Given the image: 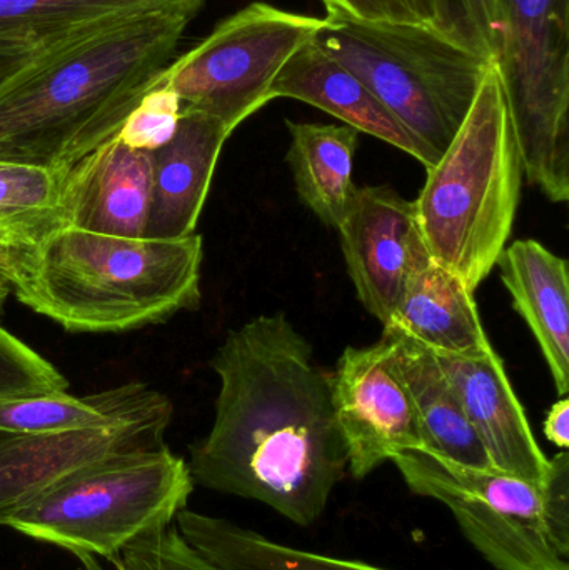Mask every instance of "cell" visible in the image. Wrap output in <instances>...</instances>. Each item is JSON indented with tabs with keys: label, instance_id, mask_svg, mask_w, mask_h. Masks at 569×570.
Segmentation results:
<instances>
[{
	"label": "cell",
	"instance_id": "1",
	"mask_svg": "<svg viewBox=\"0 0 569 570\" xmlns=\"http://www.w3.org/2000/svg\"><path fill=\"white\" fill-rule=\"evenodd\" d=\"M210 367L219 394L213 428L190 445L194 484L313 525L347 469L331 374L283 312L230 331Z\"/></svg>",
	"mask_w": 569,
	"mask_h": 570
},
{
	"label": "cell",
	"instance_id": "2",
	"mask_svg": "<svg viewBox=\"0 0 569 570\" xmlns=\"http://www.w3.org/2000/svg\"><path fill=\"white\" fill-rule=\"evenodd\" d=\"M203 3L80 27L0 83V163L69 173L156 87Z\"/></svg>",
	"mask_w": 569,
	"mask_h": 570
},
{
	"label": "cell",
	"instance_id": "3",
	"mask_svg": "<svg viewBox=\"0 0 569 570\" xmlns=\"http://www.w3.org/2000/svg\"><path fill=\"white\" fill-rule=\"evenodd\" d=\"M204 246L53 226L12 250V294L76 334H116L199 308Z\"/></svg>",
	"mask_w": 569,
	"mask_h": 570
},
{
	"label": "cell",
	"instance_id": "4",
	"mask_svg": "<svg viewBox=\"0 0 569 570\" xmlns=\"http://www.w3.org/2000/svg\"><path fill=\"white\" fill-rule=\"evenodd\" d=\"M414 200L431 259L471 292L493 273L513 230L523 166L497 63Z\"/></svg>",
	"mask_w": 569,
	"mask_h": 570
},
{
	"label": "cell",
	"instance_id": "5",
	"mask_svg": "<svg viewBox=\"0 0 569 570\" xmlns=\"http://www.w3.org/2000/svg\"><path fill=\"white\" fill-rule=\"evenodd\" d=\"M314 42L356 73L438 156L450 146L493 60L423 23L366 22L327 12Z\"/></svg>",
	"mask_w": 569,
	"mask_h": 570
},
{
	"label": "cell",
	"instance_id": "6",
	"mask_svg": "<svg viewBox=\"0 0 569 570\" xmlns=\"http://www.w3.org/2000/svg\"><path fill=\"white\" fill-rule=\"evenodd\" d=\"M194 485L186 459L166 444L134 449L70 472L7 528L76 558L110 561L143 535L169 528Z\"/></svg>",
	"mask_w": 569,
	"mask_h": 570
},
{
	"label": "cell",
	"instance_id": "7",
	"mask_svg": "<svg viewBox=\"0 0 569 570\" xmlns=\"http://www.w3.org/2000/svg\"><path fill=\"white\" fill-rule=\"evenodd\" d=\"M497 59L523 173L551 203L569 199V0H497Z\"/></svg>",
	"mask_w": 569,
	"mask_h": 570
},
{
	"label": "cell",
	"instance_id": "8",
	"mask_svg": "<svg viewBox=\"0 0 569 570\" xmlns=\"http://www.w3.org/2000/svg\"><path fill=\"white\" fill-rule=\"evenodd\" d=\"M323 23L271 3H249L173 60L157 83L177 94L183 110L213 117L233 134L273 100L274 80Z\"/></svg>",
	"mask_w": 569,
	"mask_h": 570
},
{
	"label": "cell",
	"instance_id": "9",
	"mask_svg": "<svg viewBox=\"0 0 569 570\" xmlns=\"http://www.w3.org/2000/svg\"><path fill=\"white\" fill-rule=\"evenodd\" d=\"M391 462L413 494L450 509L464 538L494 569L569 570L548 534L543 489L426 449L401 452Z\"/></svg>",
	"mask_w": 569,
	"mask_h": 570
},
{
	"label": "cell",
	"instance_id": "10",
	"mask_svg": "<svg viewBox=\"0 0 569 570\" xmlns=\"http://www.w3.org/2000/svg\"><path fill=\"white\" fill-rule=\"evenodd\" d=\"M331 397L347 468L357 481L401 452L424 449L390 335L367 347L344 348L331 374Z\"/></svg>",
	"mask_w": 569,
	"mask_h": 570
},
{
	"label": "cell",
	"instance_id": "11",
	"mask_svg": "<svg viewBox=\"0 0 569 570\" xmlns=\"http://www.w3.org/2000/svg\"><path fill=\"white\" fill-rule=\"evenodd\" d=\"M336 230L357 297L386 325L414 261L426 249L414 204L390 186L356 187Z\"/></svg>",
	"mask_w": 569,
	"mask_h": 570
},
{
	"label": "cell",
	"instance_id": "12",
	"mask_svg": "<svg viewBox=\"0 0 569 570\" xmlns=\"http://www.w3.org/2000/svg\"><path fill=\"white\" fill-rule=\"evenodd\" d=\"M153 184L154 153L133 149L114 136L67 173L50 227L146 237Z\"/></svg>",
	"mask_w": 569,
	"mask_h": 570
},
{
	"label": "cell",
	"instance_id": "13",
	"mask_svg": "<svg viewBox=\"0 0 569 570\" xmlns=\"http://www.w3.org/2000/svg\"><path fill=\"white\" fill-rule=\"evenodd\" d=\"M438 361L453 384L491 468L543 489L551 462L534 438L503 358L493 348L481 357Z\"/></svg>",
	"mask_w": 569,
	"mask_h": 570
},
{
	"label": "cell",
	"instance_id": "14",
	"mask_svg": "<svg viewBox=\"0 0 569 570\" xmlns=\"http://www.w3.org/2000/svg\"><path fill=\"white\" fill-rule=\"evenodd\" d=\"M167 422L62 434H0V525L77 469L119 452L164 444Z\"/></svg>",
	"mask_w": 569,
	"mask_h": 570
},
{
	"label": "cell",
	"instance_id": "15",
	"mask_svg": "<svg viewBox=\"0 0 569 570\" xmlns=\"http://www.w3.org/2000/svg\"><path fill=\"white\" fill-rule=\"evenodd\" d=\"M271 94L273 99L286 97L324 110L357 132L403 150L426 169L440 157L413 136L356 73L321 49L314 39L287 60Z\"/></svg>",
	"mask_w": 569,
	"mask_h": 570
},
{
	"label": "cell",
	"instance_id": "16",
	"mask_svg": "<svg viewBox=\"0 0 569 570\" xmlns=\"http://www.w3.org/2000/svg\"><path fill=\"white\" fill-rule=\"evenodd\" d=\"M229 137L219 120L183 110L173 139L154 153L146 237L183 239L196 234L217 160Z\"/></svg>",
	"mask_w": 569,
	"mask_h": 570
},
{
	"label": "cell",
	"instance_id": "17",
	"mask_svg": "<svg viewBox=\"0 0 569 570\" xmlns=\"http://www.w3.org/2000/svg\"><path fill=\"white\" fill-rule=\"evenodd\" d=\"M384 331L403 335L438 357L474 358L493 351L474 292L438 266L426 249L414 261Z\"/></svg>",
	"mask_w": 569,
	"mask_h": 570
},
{
	"label": "cell",
	"instance_id": "18",
	"mask_svg": "<svg viewBox=\"0 0 569 570\" xmlns=\"http://www.w3.org/2000/svg\"><path fill=\"white\" fill-rule=\"evenodd\" d=\"M174 405L144 382H127L86 397L69 392L0 399V434H62L173 421Z\"/></svg>",
	"mask_w": 569,
	"mask_h": 570
},
{
	"label": "cell",
	"instance_id": "19",
	"mask_svg": "<svg viewBox=\"0 0 569 570\" xmlns=\"http://www.w3.org/2000/svg\"><path fill=\"white\" fill-rule=\"evenodd\" d=\"M501 281L514 311L533 332L550 368L558 394L569 391V271L567 259L555 256L534 239L504 247L498 259Z\"/></svg>",
	"mask_w": 569,
	"mask_h": 570
},
{
	"label": "cell",
	"instance_id": "20",
	"mask_svg": "<svg viewBox=\"0 0 569 570\" xmlns=\"http://www.w3.org/2000/svg\"><path fill=\"white\" fill-rule=\"evenodd\" d=\"M383 334L393 341L398 371L413 401L424 449L458 464L493 469L436 355L403 335Z\"/></svg>",
	"mask_w": 569,
	"mask_h": 570
},
{
	"label": "cell",
	"instance_id": "21",
	"mask_svg": "<svg viewBox=\"0 0 569 570\" xmlns=\"http://www.w3.org/2000/svg\"><path fill=\"white\" fill-rule=\"evenodd\" d=\"M291 134L287 164L301 203L336 230L356 186L353 183L357 130L331 124L286 122Z\"/></svg>",
	"mask_w": 569,
	"mask_h": 570
},
{
	"label": "cell",
	"instance_id": "22",
	"mask_svg": "<svg viewBox=\"0 0 569 570\" xmlns=\"http://www.w3.org/2000/svg\"><path fill=\"white\" fill-rule=\"evenodd\" d=\"M174 521L184 541L220 570H386L279 544L227 519L187 508Z\"/></svg>",
	"mask_w": 569,
	"mask_h": 570
},
{
	"label": "cell",
	"instance_id": "23",
	"mask_svg": "<svg viewBox=\"0 0 569 570\" xmlns=\"http://www.w3.org/2000/svg\"><path fill=\"white\" fill-rule=\"evenodd\" d=\"M206 0H0V32L60 33L112 17Z\"/></svg>",
	"mask_w": 569,
	"mask_h": 570
},
{
	"label": "cell",
	"instance_id": "24",
	"mask_svg": "<svg viewBox=\"0 0 569 570\" xmlns=\"http://www.w3.org/2000/svg\"><path fill=\"white\" fill-rule=\"evenodd\" d=\"M67 173L0 163V227L16 234L17 239L49 229L59 209Z\"/></svg>",
	"mask_w": 569,
	"mask_h": 570
},
{
	"label": "cell",
	"instance_id": "25",
	"mask_svg": "<svg viewBox=\"0 0 569 570\" xmlns=\"http://www.w3.org/2000/svg\"><path fill=\"white\" fill-rule=\"evenodd\" d=\"M69 389L59 368L0 325V399Z\"/></svg>",
	"mask_w": 569,
	"mask_h": 570
},
{
	"label": "cell",
	"instance_id": "26",
	"mask_svg": "<svg viewBox=\"0 0 569 570\" xmlns=\"http://www.w3.org/2000/svg\"><path fill=\"white\" fill-rule=\"evenodd\" d=\"M180 114L183 106L177 94L156 83L124 120L116 137L133 149L156 153L173 139L179 126Z\"/></svg>",
	"mask_w": 569,
	"mask_h": 570
},
{
	"label": "cell",
	"instance_id": "27",
	"mask_svg": "<svg viewBox=\"0 0 569 570\" xmlns=\"http://www.w3.org/2000/svg\"><path fill=\"white\" fill-rule=\"evenodd\" d=\"M443 30L473 52L497 62L501 22L497 0H438Z\"/></svg>",
	"mask_w": 569,
	"mask_h": 570
},
{
	"label": "cell",
	"instance_id": "28",
	"mask_svg": "<svg viewBox=\"0 0 569 570\" xmlns=\"http://www.w3.org/2000/svg\"><path fill=\"white\" fill-rule=\"evenodd\" d=\"M119 561L126 570H220L197 554L170 525L127 546Z\"/></svg>",
	"mask_w": 569,
	"mask_h": 570
},
{
	"label": "cell",
	"instance_id": "29",
	"mask_svg": "<svg viewBox=\"0 0 569 570\" xmlns=\"http://www.w3.org/2000/svg\"><path fill=\"white\" fill-rule=\"evenodd\" d=\"M327 12L366 22L423 23L443 30L438 0H321ZM444 32V30H443Z\"/></svg>",
	"mask_w": 569,
	"mask_h": 570
},
{
	"label": "cell",
	"instance_id": "30",
	"mask_svg": "<svg viewBox=\"0 0 569 570\" xmlns=\"http://www.w3.org/2000/svg\"><path fill=\"white\" fill-rule=\"evenodd\" d=\"M551 469L543 488L545 521L551 544L561 558L569 556V455L550 459Z\"/></svg>",
	"mask_w": 569,
	"mask_h": 570
},
{
	"label": "cell",
	"instance_id": "31",
	"mask_svg": "<svg viewBox=\"0 0 569 570\" xmlns=\"http://www.w3.org/2000/svg\"><path fill=\"white\" fill-rule=\"evenodd\" d=\"M568 421L569 401L565 395L563 399L551 405L547 421H545V435L551 444L557 445L561 451H567L569 445Z\"/></svg>",
	"mask_w": 569,
	"mask_h": 570
},
{
	"label": "cell",
	"instance_id": "32",
	"mask_svg": "<svg viewBox=\"0 0 569 570\" xmlns=\"http://www.w3.org/2000/svg\"><path fill=\"white\" fill-rule=\"evenodd\" d=\"M16 234L0 227V317L6 311L7 298L12 294V250L16 247Z\"/></svg>",
	"mask_w": 569,
	"mask_h": 570
},
{
	"label": "cell",
	"instance_id": "33",
	"mask_svg": "<svg viewBox=\"0 0 569 570\" xmlns=\"http://www.w3.org/2000/svg\"><path fill=\"white\" fill-rule=\"evenodd\" d=\"M79 559V568L76 570H106L100 566V562L97 561V558H92V556H82ZM110 564H112L114 570H126L122 564H120L119 558L110 559Z\"/></svg>",
	"mask_w": 569,
	"mask_h": 570
}]
</instances>
